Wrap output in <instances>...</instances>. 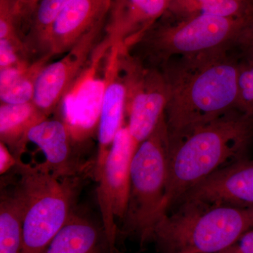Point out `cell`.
I'll use <instances>...</instances> for the list:
<instances>
[{
    "label": "cell",
    "mask_w": 253,
    "mask_h": 253,
    "mask_svg": "<svg viewBox=\"0 0 253 253\" xmlns=\"http://www.w3.org/2000/svg\"><path fill=\"white\" fill-rule=\"evenodd\" d=\"M250 212L251 213V215H252V217L253 219V207L252 208H249Z\"/></svg>",
    "instance_id": "83f0119b"
},
{
    "label": "cell",
    "mask_w": 253,
    "mask_h": 253,
    "mask_svg": "<svg viewBox=\"0 0 253 253\" xmlns=\"http://www.w3.org/2000/svg\"><path fill=\"white\" fill-rule=\"evenodd\" d=\"M253 139V116L236 109L198 128L169 150L163 215L213 173L247 158Z\"/></svg>",
    "instance_id": "7a4b0ae2"
},
{
    "label": "cell",
    "mask_w": 253,
    "mask_h": 253,
    "mask_svg": "<svg viewBox=\"0 0 253 253\" xmlns=\"http://www.w3.org/2000/svg\"><path fill=\"white\" fill-rule=\"evenodd\" d=\"M106 21H101L85 33L59 61L49 63L42 70L36 82L33 102L49 116L61 104L73 82L85 67L105 31Z\"/></svg>",
    "instance_id": "30bf717a"
},
{
    "label": "cell",
    "mask_w": 253,
    "mask_h": 253,
    "mask_svg": "<svg viewBox=\"0 0 253 253\" xmlns=\"http://www.w3.org/2000/svg\"><path fill=\"white\" fill-rule=\"evenodd\" d=\"M239 51L242 61L253 63V21L248 30L244 44Z\"/></svg>",
    "instance_id": "d4e9b609"
},
{
    "label": "cell",
    "mask_w": 253,
    "mask_h": 253,
    "mask_svg": "<svg viewBox=\"0 0 253 253\" xmlns=\"http://www.w3.org/2000/svg\"><path fill=\"white\" fill-rule=\"evenodd\" d=\"M15 1L21 4L36 5L39 0H15Z\"/></svg>",
    "instance_id": "484cf974"
},
{
    "label": "cell",
    "mask_w": 253,
    "mask_h": 253,
    "mask_svg": "<svg viewBox=\"0 0 253 253\" xmlns=\"http://www.w3.org/2000/svg\"><path fill=\"white\" fill-rule=\"evenodd\" d=\"M253 229L249 208L184 201L161 217L151 241L164 253H217Z\"/></svg>",
    "instance_id": "277c9868"
},
{
    "label": "cell",
    "mask_w": 253,
    "mask_h": 253,
    "mask_svg": "<svg viewBox=\"0 0 253 253\" xmlns=\"http://www.w3.org/2000/svg\"><path fill=\"white\" fill-rule=\"evenodd\" d=\"M184 201L253 207V160L244 158L213 173L188 191L179 203Z\"/></svg>",
    "instance_id": "8fae6325"
},
{
    "label": "cell",
    "mask_w": 253,
    "mask_h": 253,
    "mask_svg": "<svg viewBox=\"0 0 253 253\" xmlns=\"http://www.w3.org/2000/svg\"><path fill=\"white\" fill-rule=\"evenodd\" d=\"M97 239V232L90 223L70 217L56 234L44 253H89Z\"/></svg>",
    "instance_id": "ac0fdd59"
},
{
    "label": "cell",
    "mask_w": 253,
    "mask_h": 253,
    "mask_svg": "<svg viewBox=\"0 0 253 253\" xmlns=\"http://www.w3.org/2000/svg\"><path fill=\"white\" fill-rule=\"evenodd\" d=\"M47 118L33 101L25 104L1 103L0 137L18 161L24 151L28 133L32 126Z\"/></svg>",
    "instance_id": "2e32d148"
},
{
    "label": "cell",
    "mask_w": 253,
    "mask_h": 253,
    "mask_svg": "<svg viewBox=\"0 0 253 253\" xmlns=\"http://www.w3.org/2000/svg\"><path fill=\"white\" fill-rule=\"evenodd\" d=\"M21 179L16 193L23 208L21 253H44L70 217L72 190L44 165L32 168L18 163Z\"/></svg>",
    "instance_id": "8992f818"
},
{
    "label": "cell",
    "mask_w": 253,
    "mask_h": 253,
    "mask_svg": "<svg viewBox=\"0 0 253 253\" xmlns=\"http://www.w3.org/2000/svg\"><path fill=\"white\" fill-rule=\"evenodd\" d=\"M73 0H39L31 14V34L42 46L53 23Z\"/></svg>",
    "instance_id": "44dd1931"
},
{
    "label": "cell",
    "mask_w": 253,
    "mask_h": 253,
    "mask_svg": "<svg viewBox=\"0 0 253 253\" xmlns=\"http://www.w3.org/2000/svg\"><path fill=\"white\" fill-rule=\"evenodd\" d=\"M170 6L221 17L253 18V0H172Z\"/></svg>",
    "instance_id": "ffe728a7"
},
{
    "label": "cell",
    "mask_w": 253,
    "mask_h": 253,
    "mask_svg": "<svg viewBox=\"0 0 253 253\" xmlns=\"http://www.w3.org/2000/svg\"><path fill=\"white\" fill-rule=\"evenodd\" d=\"M18 164V161L9 148L0 141V174H4Z\"/></svg>",
    "instance_id": "cb8c5ba5"
},
{
    "label": "cell",
    "mask_w": 253,
    "mask_h": 253,
    "mask_svg": "<svg viewBox=\"0 0 253 253\" xmlns=\"http://www.w3.org/2000/svg\"><path fill=\"white\" fill-rule=\"evenodd\" d=\"M126 86L119 69L110 81L103 101L98 124V149L96 176H99L116 134L123 126L126 111Z\"/></svg>",
    "instance_id": "5bb4252c"
},
{
    "label": "cell",
    "mask_w": 253,
    "mask_h": 253,
    "mask_svg": "<svg viewBox=\"0 0 253 253\" xmlns=\"http://www.w3.org/2000/svg\"><path fill=\"white\" fill-rule=\"evenodd\" d=\"M253 21L169 7L131 49L140 52L133 56L136 59L158 68L176 56L219 49L239 51Z\"/></svg>",
    "instance_id": "3957f363"
},
{
    "label": "cell",
    "mask_w": 253,
    "mask_h": 253,
    "mask_svg": "<svg viewBox=\"0 0 253 253\" xmlns=\"http://www.w3.org/2000/svg\"><path fill=\"white\" fill-rule=\"evenodd\" d=\"M217 253H253V229L246 231L235 242Z\"/></svg>",
    "instance_id": "603a6c76"
},
{
    "label": "cell",
    "mask_w": 253,
    "mask_h": 253,
    "mask_svg": "<svg viewBox=\"0 0 253 253\" xmlns=\"http://www.w3.org/2000/svg\"><path fill=\"white\" fill-rule=\"evenodd\" d=\"M169 143L166 118L138 146L131 164L130 193L125 217L126 231L141 244L151 241L162 206L168 179Z\"/></svg>",
    "instance_id": "5b68a950"
},
{
    "label": "cell",
    "mask_w": 253,
    "mask_h": 253,
    "mask_svg": "<svg viewBox=\"0 0 253 253\" xmlns=\"http://www.w3.org/2000/svg\"><path fill=\"white\" fill-rule=\"evenodd\" d=\"M241 55L219 49L172 58L160 68L168 88L169 150L198 128L237 109Z\"/></svg>",
    "instance_id": "6da1fadb"
},
{
    "label": "cell",
    "mask_w": 253,
    "mask_h": 253,
    "mask_svg": "<svg viewBox=\"0 0 253 253\" xmlns=\"http://www.w3.org/2000/svg\"><path fill=\"white\" fill-rule=\"evenodd\" d=\"M177 253H199L197 252V251H183V252Z\"/></svg>",
    "instance_id": "4316f807"
},
{
    "label": "cell",
    "mask_w": 253,
    "mask_h": 253,
    "mask_svg": "<svg viewBox=\"0 0 253 253\" xmlns=\"http://www.w3.org/2000/svg\"><path fill=\"white\" fill-rule=\"evenodd\" d=\"M121 72L126 91V126L137 149L165 116L167 82L160 68L147 66L129 53L121 56Z\"/></svg>",
    "instance_id": "ba28073f"
},
{
    "label": "cell",
    "mask_w": 253,
    "mask_h": 253,
    "mask_svg": "<svg viewBox=\"0 0 253 253\" xmlns=\"http://www.w3.org/2000/svg\"><path fill=\"white\" fill-rule=\"evenodd\" d=\"M71 139L67 126L59 120L46 118L32 126L28 133V140L42 151L46 158L44 166L55 175L56 173L68 171L71 161Z\"/></svg>",
    "instance_id": "9a60e30c"
},
{
    "label": "cell",
    "mask_w": 253,
    "mask_h": 253,
    "mask_svg": "<svg viewBox=\"0 0 253 253\" xmlns=\"http://www.w3.org/2000/svg\"><path fill=\"white\" fill-rule=\"evenodd\" d=\"M112 0H73L58 16L46 36L44 54L66 53L96 24L107 19Z\"/></svg>",
    "instance_id": "4fadbf2b"
},
{
    "label": "cell",
    "mask_w": 253,
    "mask_h": 253,
    "mask_svg": "<svg viewBox=\"0 0 253 253\" xmlns=\"http://www.w3.org/2000/svg\"><path fill=\"white\" fill-rule=\"evenodd\" d=\"M122 52L105 34L63 96V122L71 138L82 141L98 128L106 88L121 66Z\"/></svg>",
    "instance_id": "52a82bcc"
},
{
    "label": "cell",
    "mask_w": 253,
    "mask_h": 253,
    "mask_svg": "<svg viewBox=\"0 0 253 253\" xmlns=\"http://www.w3.org/2000/svg\"><path fill=\"white\" fill-rule=\"evenodd\" d=\"M172 0H112L105 33L122 54L129 52L172 4Z\"/></svg>",
    "instance_id": "7c38bea8"
},
{
    "label": "cell",
    "mask_w": 253,
    "mask_h": 253,
    "mask_svg": "<svg viewBox=\"0 0 253 253\" xmlns=\"http://www.w3.org/2000/svg\"><path fill=\"white\" fill-rule=\"evenodd\" d=\"M52 56L43 54L36 61L0 70L1 103L19 104L33 101L38 76Z\"/></svg>",
    "instance_id": "e0dca14e"
},
{
    "label": "cell",
    "mask_w": 253,
    "mask_h": 253,
    "mask_svg": "<svg viewBox=\"0 0 253 253\" xmlns=\"http://www.w3.org/2000/svg\"><path fill=\"white\" fill-rule=\"evenodd\" d=\"M23 208L17 193L1 196L0 204V253H21Z\"/></svg>",
    "instance_id": "d6986e66"
},
{
    "label": "cell",
    "mask_w": 253,
    "mask_h": 253,
    "mask_svg": "<svg viewBox=\"0 0 253 253\" xmlns=\"http://www.w3.org/2000/svg\"><path fill=\"white\" fill-rule=\"evenodd\" d=\"M253 108V63L241 60L237 77V109L250 115Z\"/></svg>",
    "instance_id": "7402d4cb"
},
{
    "label": "cell",
    "mask_w": 253,
    "mask_h": 253,
    "mask_svg": "<svg viewBox=\"0 0 253 253\" xmlns=\"http://www.w3.org/2000/svg\"><path fill=\"white\" fill-rule=\"evenodd\" d=\"M136 150L127 126L120 129L113 140L97 179L98 200L111 250L116 241V219L126 217L130 193L131 164Z\"/></svg>",
    "instance_id": "9c48e42d"
}]
</instances>
